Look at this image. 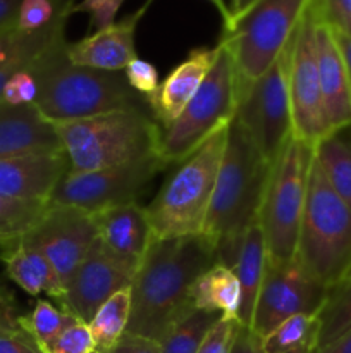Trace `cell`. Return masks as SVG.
I'll return each instance as SVG.
<instances>
[{"mask_svg":"<svg viewBox=\"0 0 351 353\" xmlns=\"http://www.w3.org/2000/svg\"><path fill=\"white\" fill-rule=\"evenodd\" d=\"M219 261L203 234L153 238L131 283V317L126 333L160 343L179 319L191 312V286Z\"/></svg>","mask_w":351,"mask_h":353,"instance_id":"obj_1","label":"cell"},{"mask_svg":"<svg viewBox=\"0 0 351 353\" xmlns=\"http://www.w3.org/2000/svg\"><path fill=\"white\" fill-rule=\"evenodd\" d=\"M38 85L34 107L50 123L102 116L116 110H148L124 71L74 65L67 59L65 37L55 40L28 68Z\"/></svg>","mask_w":351,"mask_h":353,"instance_id":"obj_2","label":"cell"},{"mask_svg":"<svg viewBox=\"0 0 351 353\" xmlns=\"http://www.w3.org/2000/svg\"><path fill=\"white\" fill-rule=\"evenodd\" d=\"M270 168L248 131L233 117L202 233L229 268L244 233L258 219Z\"/></svg>","mask_w":351,"mask_h":353,"instance_id":"obj_3","label":"cell"},{"mask_svg":"<svg viewBox=\"0 0 351 353\" xmlns=\"http://www.w3.org/2000/svg\"><path fill=\"white\" fill-rule=\"evenodd\" d=\"M54 124L71 171H95L158 155L162 128L150 110H116Z\"/></svg>","mask_w":351,"mask_h":353,"instance_id":"obj_4","label":"cell"},{"mask_svg":"<svg viewBox=\"0 0 351 353\" xmlns=\"http://www.w3.org/2000/svg\"><path fill=\"white\" fill-rule=\"evenodd\" d=\"M295 259L327 290L351 278V209L329 185L315 155Z\"/></svg>","mask_w":351,"mask_h":353,"instance_id":"obj_5","label":"cell"},{"mask_svg":"<svg viewBox=\"0 0 351 353\" xmlns=\"http://www.w3.org/2000/svg\"><path fill=\"white\" fill-rule=\"evenodd\" d=\"M227 128L229 124L220 128L189 157L179 162L176 171L148 203L147 214L153 238L164 240L203 233L226 148Z\"/></svg>","mask_w":351,"mask_h":353,"instance_id":"obj_6","label":"cell"},{"mask_svg":"<svg viewBox=\"0 0 351 353\" xmlns=\"http://www.w3.org/2000/svg\"><path fill=\"white\" fill-rule=\"evenodd\" d=\"M310 2L312 0H255L246 10L224 24L219 43L233 57L237 103L284 52Z\"/></svg>","mask_w":351,"mask_h":353,"instance_id":"obj_7","label":"cell"},{"mask_svg":"<svg viewBox=\"0 0 351 353\" xmlns=\"http://www.w3.org/2000/svg\"><path fill=\"white\" fill-rule=\"evenodd\" d=\"M313 155L312 145L291 137L272 162L258 212L268 261L289 262L296 257Z\"/></svg>","mask_w":351,"mask_h":353,"instance_id":"obj_8","label":"cell"},{"mask_svg":"<svg viewBox=\"0 0 351 353\" xmlns=\"http://www.w3.org/2000/svg\"><path fill=\"white\" fill-rule=\"evenodd\" d=\"M219 47V57L196 95L167 128H162L158 157L167 168L189 157L213 133L227 126L236 114L234 62L227 48L220 43Z\"/></svg>","mask_w":351,"mask_h":353,"instance_id":"obj_9","label":"cell"},{"mask_svg":"<svg viewBox=\"0 0 351 353\" xmlns=\"http://www.w3.org/2000/svg\"><path fill=\"white\" fill-rule=\"evenodd\" d=\"M288 65L289 43L274 64L246 90L234 114V119L248 131L268 164L275 161L292 137Z\"/></svg>","mask_w":351,"mask_h":353,"instance_id":"obj_10","label":"cell"},{"mask_svg":"<svg viewBox=\"0 0 351 353\" xmlns=\"http://www.w3.org/2000/svg\"><path fill=\"white\" fill-rule=\"evenodd\" d=\"M317 19H319V7L317 0H312L289 41L288 65L292 137L312 145L313 148L329 133L326 112H323L319 65H317Z\"/></svg>","mask_w":351,"mask_h":353,"instance_id":"obj_11","label":"cell"},{"mask_svg":"<svg viewBox=\"0 0 351 353\" xmlns=\"http://www.w3.org/2000/svg\"><path fill=\"white\" fill-rule=\"evenodd\" d=\"M165 168V162L153 155L114 168L69 171L55 186L48 202L78 207L89 214L105 207L136 202L155 176Z\"/></svg>","mask_w":351,"mask_h":353,"instance_id":"obj_12","label":"cell"},{"mask_svg":"<svg viewBox=\"0 0 351 353\" xmlns=\"http://www.w3.org/2000/svg\"><path fill=\"white\" fill-rule=\"evenodd\" d=\"M327 295L329 290L312 278L296 259L289 262L267 259L250 330L262 338L289 317L319 314Z\"/></svg>","mask_w":351,"mask_h":353,"instance_id":"obj_13","label":"cell"},{"mask_svg":"<svg viewBox=\"0 0 351 353\" xmlns=\"http://www.w3.org/2000/svg\"><path fill=\"white\" fill-rule=\"evenodd\" d=\"M136 262L110 250L98 236L89 247L79 268L65 285L58 307L88 324L103 302L133 283Z\"/></svg>","mask_w":351,"mask_h":353,"instance_id":"obj_14","label":"cell"},{"mask_svg":"<svg viewBox=\"0 0 351 353\" xmlns=\"http://www.w3.org/2000/svg\"><path fill=\"white\" fill-rule=\"evenodd\" d=\"M95 238L96 228L92 214L78 207L48 202L43 216L24 234L23 240L47 257L65 290Z\"/></svg>","mask_w":351,"mask_h":353,"instance_id":"obj_15","label":"cell"},{"mask_svg":"<svg viewBox=\"0 0 351 353\" xmlns=\"http://www.w3.org/2000/svg\"><path fill=\"white\" fill-rule=\"evenodd\" d=\"M71 171L64 150L30 152L0 159V193L12 199L48 202L55 186Z\"/></svg>","mask_w":351,"mask_h":353,"instance_id":"obj_16","label":"cell"},{"mask_svg":"<svg viewBox=\"0 0 351 353\" xmlns=\"http://www.w3.org/2000/svg\"><path fill=\"white\" fill-rule=\"evenodd\" d=\"M153 0H147L134 12L116 21L109 28L93 31L88 37L67 43V59L74 65L100 69V71H124L136 55V28L150 9Z\"/></svg>","mask_w":351,"mask_h":353,"instance_id":"obj_17","label":"cell"},{"mask_svg":"<svg viewBox=\"0 0 351 353\" xmlns=\"http://www.w3.org/2000/svg\"><path fill=\"white\" fill-rule=\"evenodd\" d=\"M219 52V43L215 47L193 48L188 57L169 72L158 88L147 97L148 110L158 126L167 128L182 112L209 76Z\"/></svg>","mask_w":351,"mask_h":353,"instance_id":"obj_18","label":"cell"},{"mask_svg":"<svg viewBox=\"0 0 351 353\" xmlns=\"http://www.w3.org/2000/svg\"><path fill=\"white\" fill-rule=\"evenodd\" d=\"M315 50L323 112L330 133L351 124V85L336 34L320 19V14L315 24Z\"/></svg>","mask_w":351,"mask_h":353,"instance_id":"obj_19","label":"cell"},{"mask_svg":"<svg viewBox=\"0 0 351 353\" xmlns=\"http://www.w3.org/2000/svg\"><path fill=\"white\" fill-rule=\"evenodd\" d=\"M96 236L120 257L140 264L153 241L147 207L138 202L105 207L92 214Z\"/></svg>","mask_w":351,"mask_h":353,"instance_id":"obj_20","label":"cell"},{"mask_svg":"<svg viewBox=\"0 0 351 353\" xmlns=\"http://www.w3.org/2000/svg\"><path fill=\"white\" fill-rule=\"evenodd\" d=\"M62 150L54 124L31 105L0 100V159L30 152Z\"/></svg>","mask_w":351,"mask_h":353,"instance_id":"obj_21","label":"cell"},{"mask_svg":"<svg viewBox=\"0 0 351 353\" xmlns=\"http://www.w3.org/2000/svg\"><path fill=\"white\" fill-rule=\"evenodd\" d=\"M0 261L3 262L7 276L24 293L31 296L45 293L48 299L61 303L64 296V283L47 257L23 238L0 245Z\"/></svg>","mask_w":351,"mask_h":353,"instance_id":"obj_22","label":"cell"},{"mask_svg":"<svg viewBox=\"0 0 351 353\" xmlns=\"http://www.w3.org/2000/svg\"><path fill=\"white\" fill-rule=\"evenodd\" d=\"M267 264V247H265L264 231H262L258 219L250 224L241 240L240 250L233 262V271L240 281L241 303L237 310V323L244 327H250L253 317L255 302L260 292L262 281Z\"/></svg>","mask_w":351,"mask_h":353,"instance_id":"obj_23","label":"cell"},{"mask_svg":"<svg viewBox=\"0 0 351 353\" xmlns=\"http://www.w3.org/2000/svg\"><path fill=\"white\" fill-rule=\"evenodd\" d=\"M193 309L220 314L227 319H237L241 303V288L233 268L217 262L206 269L189 292Z\"/></svg>","mask_w":351,"mask_h":353,"instance_id":"obj_24","label":"cell"},{"mask_svg":"<svg viewBox=\"0 0 351 353\" xmlns=\"http://www.w3.org/2000/svg\"><path fill=\"white\" fill-rule=\"evenodd\" d=\"M315 161L334 192L351 209V124L332 130L315 145Z\"/></svg>","mask_w":351,"mask_h":353,"instance_id":"obj_25","label":"cell"},{"mask_svg":"<svg viewBox=\"0 0 351 353\" xmlns=\"http://www.w3.org/2000/svg\"><path fill=\"white\" fill-rule=\"evenodd\" d=\"M131 317V286L114 293L88 323L96 348L110 352L127 331Z\"/></svg>","mask_w":351,"mask_h":353,"instance_id":"obj_26","label":"cell"},{"mask_svg":"<svg viewBox=\"0 0 351 353\" xmlns=\"http://www.w3.org/2000/svg\"><path fill=\"white\" fill-rule=\"evenodd\" d=\"M319 314H299L282 321L270 333L260 338L264 353H289L298 348H317Z\"/></svg>","mask_w":351,"mask_h":353,"instance_id":"obj_27","label":"cell"},{"mask_svg":"<svg viewBox=\"0 0 351 353\" xmlns=\"http://www.w3.org/2000/svg\"><path fill=\"white\" fill-rule=\"evenodd\" d=\"M220 317V314L193 309L162 338V353H196Z\"/></svg>","mask_w":351,"mask_h":353,"instance_id":"obj_28","label":"cell"},{"mask_svg":"<svg viewBox=\"0 0 351 353\" xmlns=\"http://www.w3.org/2000/svg\"><path fill=\"white\" fill-rule=\"evenodd\" d=\"M319 323L317 348L332 343L341 334L351 330V278L329 290L326 303L319 312Z\"/></svg>","mask_w":351,"mask_h":353,"instance_id":"obj_29","label":"cell"},{"mask_svg":"<svg viewBox=\"0 0 351 353\" xmlns=\"http://www.w3.org/2000/svg\"><path fill=\"white\" fill-rule=\"evenodd\" d=\"M67 21L69 17H62V19L50 24V26L43 28V30L30 33L26 43L23 45V48H19L16 54L10 55V57L6 59L3 62H0V100H2V93L7 81H9L16 72L30 68L34 62V59H36L41 52L47 50L55 40H58L61 37H65Z\"/></svg>","mask_w":351,"mask_h":353,"instance_id":"obj_30","label":"cell"},{"mask_svg":"<svg viewBox=\"0 0 351 353\" xmlns=\"http://www.w3.org/2000/svg\"><path fill=\"white\" fill-rule=\"evenodd\" d=\"M74 319V316L65 312L61 307H55L45 299H38L30 314L19 316V327L26 331L45 353V348Z\"/></svg>","mask_w":351,"mask_h":353,"instance_id":"obj_31","label":"cell"},{"mask_svg":"<svg viewBox=\"0 0 351 353\" xmlns=\"http://www.w3.org/2000/svg\"><path fill=\"white\" fill-rule=\"evenodd\" d=\"M48 202L12 199L0 193V245L23 238L47 210Z\"/></svg>","mask_w":351,"mask_h":353,"instance_id":"obj_32","label":"cell"},{"mask_svg":"<svg viewBox=\"0 0 351 353\" xmlns=\"http://www.w3.org/2000/svg\"><path fill=\"white\" fill-rule=\"evenodd\" d=\"M93 350H96V343L88 324L74 319L45 348V353H92Z\"/></svg>","mask_w":351,"mask_h":353,"instance_id":"obj_33","label":"cell"},{"mask_svg":"<svg viewBox=\"0 0 351 353\" xmlns=\"http://www.w3.org/2000/svg\"><path fill=\"white\" fill-rule=\"evenodd\" d=\"M126 0H81L76 2L71 12H85L89 16V30L100 31L116 23L119 9Z\"/></svg>","mask_w":351,"mask_h":353,"instance_id":"obj_34","label":"cell"},{"mask_svg":"<svg viewBox=\"0 0 351 353\" xmlns=\"http://www.w3.org/2000/svg\"><path fill=\"white\" fill-rule=\"evenodd\" d=\"M124 76H126V81L129 83L131 88L140 93V95H143L145 99L151 95L160 85L157 68L151 62L143 61L140 57H136L126 65Z\"/></svg>","mask_w":351,"mask_h":353,"instance_id":"obj_35","label":"cell"},{"mask_svg":"<svg viewBox=\"0 0 351 353\" xmlns=\"http://www.w3.org/2000/svg\"><path fill=\"white\" fill-rule=\"evenodd\" d=\"M38 95V85L30 69L16 72L3 88L2 100L10 105H31Z\"/></svg>","mask_w":351,"mask_h":353,"instance_id":"obj_36","label":"cell"},{"mask_svg":"<svg viewBox=\"0 0 351 353\" xmlns=\"http://www.w3.org/2000/svg\"><path fill=\"white\" fill-rule=\"evenodd\" d=\"M240 326L241 324L237 323V319L220 317L219 323L210 330L205 341L196 353H231Z\"/></svg>","mask_w":351,"mask_h":353,"instance_id":"obj_37","label":"cell"},{"mask_svg":"<svg viewBox=\"0 0 351 353\" xmlns=\"http://www.w3.org/2000/svg\"><path fill=\"white\" fill-rule=\"evenodd\" d=\"M317 7L323 23L351 37V0H317Z\"/></svg>","mask_w":351,"mask_h":353,"instance_id":"obj_38","label":"cell"},{"mask_svg":"<svg viewBox=\"0 0 351 353\" xmlns=\"http://www.w3.org/2000/svg\"><path fill=\"white\" fill-rule=\"evenodd\" d=\"M109 353H162L160 343L140 334L124 333Z\"/></svg>","mask_w":351,"mask_h":353,"instance_id":"obj_39","label":"cell"},{"mask_svg":"<svg viewBox=\"0 0 351 353\" xmlns=\"http://www.w3.org/2000/svg\"><path fill=\"white\" fill-rule=\"evenodd\" d=\"M0 353H43L26 331L0 334Z\"/></svg>","mask_w":351,"mask_h":353,"instance_id":"obj_40","label":"cell"},{"mask_svg":"<svg viewBox=\"0 0 351 353\" xmlns=\"http://www.w3.org/2000/svg\"><path fill=\"white\" fill-rule=\"evenodd\" d=\"M28 37H30V33H23V31H19L17 28L0 31V62H3L6 59H9L10 55L16 54L19 48H23Z\"/></svg>","mask_w":351,"mask_h":353,"instance_id":"obj_41","label":"cell"},{"mask_svg":"<svg viewBox=\"0 0 351 353\" xmlns=\"http://www.w3.org/2000/svg\"><path fill=\"white\" fill-rule=\"evenodd\" d=\"M21 331L19 316L12 303V296H0V334Z\"/></svg>","mask_w":351,"mask_h":353,"instance_id":"obj_42","label":"cell"},{"mask_svg":"<svg viewBox=\"0 0 351 353\" xmlns=\"http://www.w3.org/2000/svg\"><path fill=\"white\" fill-rule=\"evenodd\" d=\"M231 353H264L260 345V338L250 327L240 326L236 338H234Z\"/></svg>","mask_w":351,"mask_h":353,"instance_id":"obj_43","label":"cell"},{"mask_svg":"<svg viewBox=\"0 0 351 353\" xmlns=\"http://www.w3.org/2000/svg\"><path fill=\"white\" fill-rule=\"evenodd\" d=\"M23 0H0V31L17 28V14Z\"/></svg>","mask_w":351,"mask_h":353,"instance_id":"obj_44","label":"cell"},{"mask_svg":"<svg viewBox=\"0 0 351 353\" xmlns=\"http://www.w3.org/2000/svg\"><path fill=\"white\" fill-rule=\"evenodd\" d=\"M312 353H351V330H348L346 333L341 334L337 340H334L332 343L326 345L322 348H317Z\"/></svg>","mask_w":351,"mask_h":353,"instance_id":"obj_45","label":"cell"},{"mask_svg":"<svg viewBox=\"0 0 351 353\" xmlns=\"http://www.w3.org/2000/svg\"><path fill=\"white\" fill-rule=\"evenodd\" d=\"M332 31H334V30H332ZM334 34H336L337 45H339L341 54H343L344 64H346L348 76H350V85H351V37H348V34L339 33V31H334Z\"/></svg>","mask_w":351,"mask_h":353,"instance_id":"obj_46","label":"cell"},{"mask_svg":"<svg viewBox=\"0 0 351 353\" xmlns=\"http://www.w3.org/2000/svg\"><path fill=\"white\" fill-rule=\"evenodd\" d=\"M255 0H233L229 6V10H231V19H233L234 16H237V14H241L243 10H246L248 7L253 3Z\"/></svg>","mask_w":351,"mask_h":353,"instance_id":"obj_47","label":"cell"},{"mask_svg":"<svg viewBox=\"0 0 351 353\" xmlns=\"http://www.w3.org/2000/svg\"><path fill=\"white\" fill-rule=\"evenodd\" d=\"M209 2L212 3V6L215 7L217 10H219V14L222 16L224 24L229 23V21H231V10H229V6L226 3V0H209Z\"/></svg>","mask_w":351,"mask_h":353,"instance_id":"obj_48","label":"cell"},{"mask_svg":"<svg viewBox=\"0 0 351 353\" xmlns=\"http://www.w3.org/2000/svg\"><path fill=\"white\" fill-rule=\"evenodd\" d=\"M0 296H10V295H9V293H7V292H6V290H3V288H2V286H0Z\"/></svg>","mask_w":351,"mask_h":353,"instance_id":"obj_49","label":"cell"},{"mask_svg":"<svg viewBox=\"0 0 351 353\" xmlns=\"http://www.w3.org/2000/svg\"><path fill=\"white\" fill-rule=\"evenodd\" d=\"M92 353H105V352H102V350H98V348H96V350H93Z\"/></svg>","mask_w":351,"mask_h":353,"instance_id":"obj_50","label":"cell"},{"mask_svg":"<svg viewBox=\"0 0 351 353\" xmlns=\"http://www.w3.org/2000/svg\"><path fill=\"white\" fill-rule=\"evenodd\" d=\"M105 353H109V352H105Z\"/></svg>","mask_w":351,"mask_h":353,"instance_id":"obj_51","label":"cell"},{"mask_svg":"<svg viewBox=\"0 0 351 353\" xmlns=\"http://www.w3.org/2000/svg\"><path fill=\"white\" fill-rule=\"evenodd\" d=\"M231 2H233V0H231Z\"/></svg>","mask_w":351,"mask_h":353,"instance_id":"obj_52","label":"cell"}]
</instances>
